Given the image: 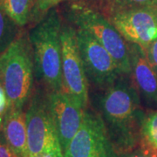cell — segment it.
Returning <instances> with one entry per match:
<instances>
[{
  "mask_svg": "<svg viewBox=\"0 0 157 157\" xmlns=\"http://www.w3.org/2000/svg\"><path fill=\"white\" fill-rule=\"evenodd\" d=\"M124 157H153L148 153V152L143 149V150H138V151L132 152V153H129L128 155H126Z\"/></svg>",
  "mask_w": 157,
  "mask_h": 157,
  "instance_id": "ffe728a7",
  "label": "cell"
},
{
  "mask_svg": "<svg viewBox=\"0 0 157 157\" xmlns=\"http://www.w3.org/2000/svg\"><path fill=\"white\" fill-rule=\"evenodd\" d=\"M130 55V77L137 89L140 101L147 107L157 108V72L152 67L140 45L128 43Z\"/></svg>",
  "mask_w": 157,
  "mask_h": 157,
  "instance_id": "8fae6325",
  "label": "cell"
},
{
  "mask_svg": "<svg viewBox=\"0 0 157 157\" xmlns=\"http://www.w3.org/2000/svg\"><path fill=\"white\" fill-rule=\"evenodd\" d=\"M20 28L7 15L0 4V55L17 39Z\"/></svg>",
  "mask_w": 157,
  "mask_h": 157,
  "instance_id": "5bb4252c",
  "label": "cell"
},
{
  "mask_svg": "<svg viewBox=\"0 0 157 157\" xmlns=\"http://www.w3.org/2000/svg\"><path fill=\"white\" fill-rule=\"evenodd\" d=\"M144 52L148 61L157 72V39H155Z\"/></svg>",
  "mask_w": 157,
  "mask_h": 157,
  "instance_id": "ac0fdd59",
  "label": "cell"
},
{
  "mask_svg": "<svg viewBox=\"0 0 157 157\" xmlns=\"http://www.w3.org/2000/svg\"><path fill=\"white\" fill-rule=\"evenodd\" d=\"M36 0H0V4L7 15L19 27L27 25L33 17Z\"/></svg>",
  "mask_w": 157,
  "mask_h": 157,
  "instance_id": "4fadbf2b",
  "label": "cell"
},
{
  "mask_svg": "<svg viewBox=\"0 0 157 157\" xmlns=\"http://www.w3.org/2000/svg\"><path fill=\"white\" fill-rule=\"evenodd\" d=\"M100 96V115L111 139L122 147H130L140 129L144 114L141 101L130 75L121 74Z\"/></svg>",
  "mask_w": 157,
  "mask_h": 157,
  "instance_id": "6da1fadb",
  "label": "cell"
},
{
  "mask_svg": "<svg viewBox=\"0 0 157 157\" xmlns=\"http://www.w3.org/2000/svg\"><path fill=\"white\" fill-rule=\"evenodd\" d=\"M62 23L58 11L51 9L33 28L28 38L38 78L48 92L63 90L61 74Z\"/></svg>",
  "mask_w": 157,
  "mask_h": 157,
  "instance_id": "7a4b0ae2",
  "label": "cell"
},
{
  "mask_svg": "<svg viewBox=\"0 0 157 157\" xmlns=\"http://www.w3.org/2000/svg\"><path fill=\"white\" fill-rule=\"evenodd\" d=\"M33 54L29 38L19 35L0 55V82L10 108L23 109L33 94Z\"/></svg>",
  "mask_w": 157,
  "mask_h": 157,
  "instance_id": "3957f363",
  "label": "cell"
},
{
  "mask_svg": "<svg viewBox=\"0 0 157 157\" xmlns=\"http://www.w3.org/2000/svg\"><path fill=\"white\" fill-rule=\"evenodd\" d=\"M60 42L63 91L85 110L89 101V82L79 53L76 29L70 25H62Z\"/></svg>",
  "mask_w": 157,
  "mask_h": 157,
  "instance_id": "8992f818",
  "label": "cell"
},
{
  "mask_svg": "<svg viewBox=\"0 0 157 157\" xmlns=\"http://www.w3.org/2000/svg\"><path fill=\"white\" fill-rule=\"evenodd\" d=\"M0 157H16L11 148L6 144L4 137L0 139Z\"/></svg>",
  "mask_w": 157,
  "mask_h": 157,
  "instance_id": "d6986e66",
  "label": "cell"
},
{
  "mask_svg": "<svg viewBox=\"0 0 157 157\" xmlns=\"http://www.w3.org/2000/svg\"><path fill=\"white\" fill-rule=\"evenodd\" d=\"M47 95L52 116L64 153L80 128L86 109L79 107L63 90L47 91Z\"/></svg>",
  "mask_w": 157,
  "mask_h": 157,
  "instance_id": "30bf717a",
  "label": "cell"
},
{
  "mask_svg": "<svg viewBox=\"0 0 157 157\" xmlns=\"http://www.w3.org/2000/svg\"><path fill=\"white\" fill-rule=\"evenodd\" d=\"M140 135L146 148L157 149V110L144 117L140 127Z\"/></svg>",
  "mask_w": 157,
  "mask_h": 157,
  "instance_id": "9a60e30c",
  "label": "cell"
},
{
  "mask_svg": "<svg viewBox=\"0 0 157 157\" xmlns=\"http://www.w3.org/2000/svg\"><path fill=\"white\" fill-rule=\"evenodd\" d=\"M9 108H10V105H9L8 98L6 95V91L0 82V133H2L4 120L6 118Z\"/></svg>",
  "mask_w": 157,
  "mask_h": 157,
  "instance_id": "e0dca14e",
  "label": "cell"
},
{
  "mask_svg": "<svg viewBox=\"0 0 157 157\" xmlns=\"http://www.w3.org/2000/svg\"><path fill=\"white\" fill-rule=\"evenodd\" d=\"M145 150L148 152L153 157H157V149H149V148H144Z\"/></svg>",
  "mask_w": 157,
  "mask_h": 157,
  "instance_id": "44dd1931",
  "label": "cell"
},
{
  "mask_svg": "<svg viewBox=\"0 0 157 157\" xmlns=\"http://www.w3.org/2000/svg\"><path fill=\"white\" fill-rule=\"evenodd\" d=\"M25 114L30 157L64 155L52 116L47 91L33 92Z\"/></svg>",
  "mask_w": 157,
  "mask_h": 157,
  "instance_id": "5b68a950",
  "label": "cell"
},
{
  "mask_svg": "<svg viewBox=\"0 0 157 157\" xmlns=\"http://www.w3.org/2000/svg\"><path fill=\"white\" fill-rule=\"evenodd\" d=\"M107 18L128 43L140 45L143 50L157 39V6L116 11Z\"/></svg>",
  "mask_w": 157,
  "mask_h": 157,
  "instance_id": "9c48e42d",
  "label": "cell"
},
{
  "mask_svg": "<svg viewBox=\"0 0 157 157\" xmlns=\"http://www.w3.org/2000/svg\"><path fill=\"white\" fill-rule=\"evenodd\" d=\"M64 157H118L99 113L85 110L81 126L69 142Z\"/></svg>",
  "mask_w": 157,
  "mask_h": 157,
  "instance_id": "52a82bcc",
  "label": "cell"
},
{
  "mask_svg": "<svg viewBox=\"0 0 157 157\" xmlns=\"http://www.w3.org/2000/svg\"><path fill=\"white\" fill-rule=\"evenodd\" d=\"M2 134L16 157H30L26 114L23 109L9 108L4 120Z\"/></svg>",
  "mask_w": 157,
  "mask_h": 157,
  "instance_id": "7c38bea8",
  "label": "cell"
},
{
  "mask_svg": "<svg viewBox=\"0 0 157 157\" xmlns=\"http://www.w3.org/2000/svg\"><path fill=\"white\" fill-rule=\"evenodd\" d=\"M69 16L77 28L88 32L107 49L122 74L130 75L131 65L128 42L108 18L99 11L79 4L71 6Z\"/></svg>",
  "mask_w": 157,
  "mask_h": 157,
  "instance_id": "277c9868",
  "label": "cell"
},
{
  "mask_svg": "<svg viewBox=\"0 0 157 157\" xmlns=\"http://www.w3.org/2000/svg\"><path fill=\"white\" fill-rule=\"evenodd\" d=\"M108 14L141 6H157V0H106Z\"/></svg>",
  "mask_w": 157,
  "mask_h": 157,
  "instance_id": "2e32d148",
  "label": "cell"
},
{
  "mask_svg": "<svg viewBox=\"0 0 157 157\" xmlns=\"http://www.w3.org/2000/svg\"><path fill=\"white\" fill-rule=\"evenodd\" d=\"M77 42L88 79L96 87H108L122 74L107 50L86 30L76 29Z\"/></svg>",
  "mask_w": 157,
  "mask_h": 157,
  "instance_id": "ba28073f",
  "label": "cell"
}]
</instances>
